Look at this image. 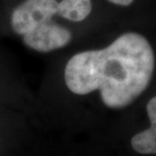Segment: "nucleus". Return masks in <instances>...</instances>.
<instances>
[{"label":"nucleus","instance_id":"nucleus-1","mask_svg":"<svg viewBox=\"0 0 156 156\" xmlns=\"http://www.w3.org/2000/svg\"><path fill=\"white\" fill-rule=\"evenodd\" d=\"M154 68L155 56L148 39L126 33L104 49L74 55L65 67V82L76 95L100 90L108 108L120 109L145 91Z\"/></svg>","mask_w":156,"mask_h":156},{"label":"nucleus","instance_id":"nucleus-2","mask_svg":"<svg viewBox=\"0 0 156 156\" xmlns=\"http://www.w3.org/2000/svg\"><path fill=\"white\" fill-rule=\"evenodd\" d=\"M58 14L57 0H26L12 13V29L23 36Z\"/></svg>","mask_w":156,"mask_h":156},{"label":"nucleus","instance_id":"nucleus-3","mask_svg":"<svg viewBox=\"0 0 156 156\" xmlns=\"http://www.w3.org/2000/svg\"><path fill=\"white\" fill-rule=\"evenodd\" d=\"M22 37L29 49L38 52H51L66 46L72 39V34L50 20L39 24Z\"/></svg>","mask_w":156,"mask_h":156},{"label":"nucleus","instance_id":"nucleus-4","mask_svg":"<svg viewBox=\"0 0 156 156\" xmlns=\"http://www.w3.org/2000/svg\"><path fill=\"white\" fill-rule=\"evenodd\" d=\"M151 126L134 135L131 140L133 149L139 154H156V96L147 104Z\"/></svg>","mask_w":156,"mask_h":156},{"label":"nucleus","instance_id":"nucleus-5","mask_svg":"<svg viewBox=\"0 0 156 156\" xmlns=\"http://www.w3.org/2000/svg\"><path fill=\"white\" fill-rule=\"evenodd\" d=\"M91 9V0H62L58 2V15L72 22L86 20Z\"/></svg>","mask_w":156,"mask_h":156},{"label":"nucleus","instance_id":"nucleus-6","mask_svg":"<svg viewBox=\"0 0 156 156\" xmlns=\"http://www.w3.org/2000/svg\"><path fill=\"white\" fill-rule=\"evenodd\" d=\"M108 1H110L111 4H115V5L118 6H128L131 5L134 0H108Z\"/></svg>","mask_w":156,"mask_h":156}]
</instances>
